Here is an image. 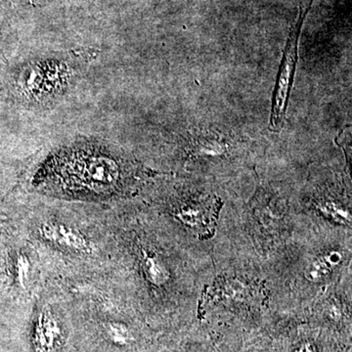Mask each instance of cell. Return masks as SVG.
Segmentation results:
<instances>
[{"instance_id": "obj_12", "label": "cell", "mask_w": 352, "mask_h": 352, "mask_svg": "<svg viewBox=\"0 0 352 352\" xmlns=\"http://www.w3.org/2000/svg\"><path fill=\"white\" fill-rule=\"evenodd\" d=\"M30 266L31 265H30V261L27 256H21L18 258L16 274H17L18 283L22 287H25L28 280H29Z\"/></svg>"}, {"instance_id": "obj_5", "label": "cell", "mask_w": 352, "mask_h": 352, "mask_svg": "<svg viewBox=\"0 0 352 352\" xmlns=\"http://www.w3.org/2000/svg\"><path fill=\"white\" fill-rule=\"evenodd\" d=\"M60 330L50 308H44L38 315L34 332V346L39 352H50L59 337Z\"/></svg>"}, {"instance_id": "obj_1", "label": "cell", "mask_w": 352, "mask_h": 352, "mask_svg": "<svg viewBox=\"0 0 352 352\" xmlns=\"http://www.w3.org/2000/svg\"><path fill=\"white\" fill-rule=\"evenodd\" d=\"M58 164L64 182L94 191L113 188L122 179L119 162L100 152L78 150L62 157Z\"/></svg>"}, {"instance_id": "obj_4", "label": "cell", "mask_w": 352, "mask_h": 352, "mask_svg": "<svg viewBox=\"0 0 352 352\" xmlns=\"http://www.w3.org/2000/svg\"><path fill=\"white\" fill-rule=\"evenodd\" d=\"M217 206V200L185 204L176 210L175 217L191 228L205 229L210 223V219H214Z\"/></svg>"}, {"instance_id": "obj_11", "label": "cell", "mask_w": 352, "mask_h": 352, "mask_svg": "<svg viewBox=\"0 0 352 352\" xmlns=\"http://www.w3.org/2000/svg\"><path fill=\"white\" fill-rule=\"evenodd\" d=\"M106 331L109 337L115 344H126L131 339V332L126 325L117 322H110L106 325Z\"/></svg>"}, {"instance_id": "obj_2", "label": "cell", "mask_w": 352, "mask_h": 352, "mask_svg": "<svg viewBox=\"0 0 352 352\" xmlns=\"http://www.w3.org/2000/svg\"><path fill=\"white\" fill-rule=\"evenodd\" d=\"M302 23V19L298 22L295 31L289 34L279 73H278L274 92H273L270 126L275 131L281 129L286 117L289 94L293 87L294 76H295L296 63H298V43Z\"/></svg>"}, {"instance_id": "obj_3", "label": "cell", "mask_w": 352, "mask_h": 352, "mask_svg": "<svg viewBox=\"0 0 352 352\" xmlns=\"http://www.w3.org/2000/svg\"><path fill=\"white\" fill-rule=\"evenodd\" d=\"M41 236L50 242L76 252H89L90 245L82 233L61 223H44L41 226Z\"/></svg>"}, {"instance_id": "obj_6", "label": "cell", "mask_w": 352, "mask_h": 352, "mask_svg": "<svg viewBox=\"0 0 352 352\" xmlns=\"http://www.w3.org/2000/svg\"><path fill=\"white\" fill-rule=\"evenodd\" d=\"M251 288L239 281H222L210 289L205 300H242L248 298Z\"/></svg>"}, {"instance_id": "obj_9", "label": "cell", "mask_w": 352, "mask_h": 352, "mask_svg": "<svg viewBox=\"0 0 352 352\" xmlns=\"http://www.w3.org/2000/svg\"><path fill=\"white\" fill-rule=\"evenodd\" d=\"M197 138L196 151L198 155L204 156H215V155H221L226 150V144L222 139L217 138V134H207V131H201Z\"/></svg>"}, {"instance_id": "obj_8", "label": "cell", "mask_w": 352, "mask_h": 352, "mask_svg": "<svg viewBox=\"0 0 352 352\" xmlns=\"http://www.w3.org/2000/svg\"><path fill=\"white\" fill-rule=\"evenodd\" d=\"M142 265L146 278L155 286H163L170 279L168 268L156 254L143 252Z\"/></svg>"}, {"instance_id": "obj_7", "label": "cell", "mask_w": 352, "mask_h": 352, "mask_svg": "<svg viewBox=\"0 0 352 352\" xmlns=\"http://www.w3.org/2000/svg\"><path fill=\"white\" fill-rule=\"evenodd\" d=\"M342 261V256L340 252H328L307 266L305 272V277L311 282L321 281L327 278Z\"/></svg>"}, {"instance_id": "obj_10", "label": "cell", "mask_w": 352, "mask_h": 352, "mask_svg": "<svg viewBox=\"0 0 352 352\" xmlns=\"http://www.w3.org/2000/svg\"><path fill=\"white\" fill-rule=\"evenodd\" d=\"M317 208H318L321 214L325 215L328 219H333V221L338 222V223L344 224V226L351 224V214H349L346 208L342 207L339 204L333 203V201H320V203H318V205H317Z\"/></svg>"}, {"instance_id": "obj_13", "label": "cell", "mask_w": 352, "mask_h": 352, "mask_svg": "<svg viewBox=\"0 0 352 352\" xmlns=\"http://www.w3.org/2000/svg\"><path fill=\"white\" fill-rule=\"evenodd\" d=\"M293 352H316V349H315L314 344H310V342H305Z\"/></svg>"}]
</instances>
